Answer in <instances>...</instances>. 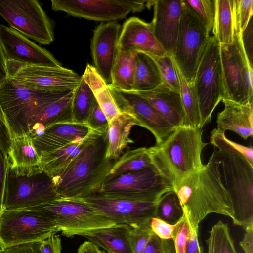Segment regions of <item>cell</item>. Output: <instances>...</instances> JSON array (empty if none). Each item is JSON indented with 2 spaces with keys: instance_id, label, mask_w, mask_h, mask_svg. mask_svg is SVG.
<instances>
[{
  "instance_id": "obj_42",
  "label": "cell",
  "mask_w": 253,
  "mask_h": 253,
  "mask_svg": "<svg viewBox=\"0 0 253 253\" xmlns=\"http://www.w3.org/2000/svg\"><path fill=\"white\" fill-rule=\"evenodd\" d=\"M253 0H233L235 31L239 34L247 26L253 16Z\"/></svg>"
},
{
  "instance_id": "obj_16",
  "label": "cell",
  "mask_w": 253,
  "mask_h": 253,
  "mask_svg": "<svg viewBox=\"0 0 253 253\" xmlns=\"http://www.w3.org/2000/svg\"><path fill=\"white\" fill-rule=\"evenodd\" d=\"M80 199L117 224L136 227L150 223L152 218L156 217L158 201L142 202L112 199L97 194Z\"/></svg>"
},
{
  "instance_id": "obj_39",
  "label": "cell",
  "mask_w": 253,
  "mask_h": 253,
  "mask_svg": "<svg viewBox=\"0 0 253 253\" xmlns=\"http://www.w3.org/2000/svg\"><path fill=\"white\" fill-rule=\"evenodd\" d=\"M210 142L218 150L239 155L246 159L253 167V149L228 139L225 132L214 129L210 134Z\"/></svg>"
},
{
  "instance_id": "obj_22",
  "label": "cell",
  "mask_w": 253,
  "mask_h": 253,
  "mask_svg": "<svg viewBox=\"0 0 253 253\" xmlns=\"http://www.w3.org/2000/svg\"><path fill=\"white\" fill-rule=\"evenodd\" d=\"M91 131L86 124L59 123L46 127L41 135L32 139L40 155L83 141Z\"/></svg>"
},
{
  "instance_id": "obj_27",
  "label": "cell",
  "mask_w": 253,
  "mask_h": 253,
  "mask_svg": "<svg viewBox=\"0 0 253 253\" xmlns=\"http://www.w3.org/2000/svg\"><path fill=\"white\" fill-rule=\"evenodd\" d=\"M139 126V123L131 116L122 113L109 124L107 134L108 147L106 156L111 160L116 161L128 144L133 143L129 137L131 128Z\"/></svg>"
},
{
  "instance_id": "obj_8",
  "label": "cell",
  "mask_w": 253,
  "mask_h": 253,
  "mask_svg": "<svg viewBox=\"0 0 253 253\" xmlns=\"http://www.w3.org/2000/svg\"><path fill=\"white\" fill-rule=\"evenodd\" d=\"M170 191H174L172 184L152 165L105 181L94 194L112 199L156 202Z\"/></svg>"
},
{
  "instance_id": "obj_35",
  "label": "cell",
  "mask_w": 253,
  "mask_h": 253,
  "mask_svg": "<svg viewBox=\"0 0 253 253\" xmlns=\"http://www.w3.org/2000/svg\"><path fill=\"white\" fill-rule=\"evenodd\" d=\"M176 68L179 79L180 94L185 114L184 126L201 128L199 102L193 84L186 81L177 64Z\"/></svg>"
},
{
  "instance_id": "obj_30",
  "label": "cell",
  "mask_w": 253,
  "mask_h": 253,
  "mask_svg": "<svg viewBox=\"0 0 253 253\" xmlns=\"http://www.w3.org/2000/svg\"><path fill=\"white\" fill-rule=\"evenodd\" d=\"M86 137L83 141L73 142L58 149L40 155L41 168L52 178L59 175L79 154Z\"/></svg>"
},
{
  "instance_id": "obj_32",
  "label": "cell",
  "mask_w": 253,
  "mask_h": 253,
  "mask_svg": "<svg viewBox=\"0 0 253 253\" xmlns=\"http://www.w3.org/2000/svg\"><path fill=\"white\" fill-rule=\"evenodd\" d=\"M212 32L219 44H231L235 35L233 0H215Z\"/></svg>"
},
{
  "instance_id": "obj_21",
  "label": "cell",
  "mask_w": 253,
  "mask_h": 253,
  "mask_svg": "<svg viewBox=\"0 0 253 253\" xmlns=\"http://www.w3.org/2000/svg\"><path fill=\"white\" fill-rule=\"evenodd\" d=\"M118 47L158 56L166 54L155 37L150 23L135 17H130L124 23Z\"/></svg>"
},
{
  "instance_id": "obj_28",
  "label": "cell",
  "mask_w": 253,
  "mask_h": 253,
  "mask_svg": "<svg viewBox=\"0 0 253 253\" xmlns=\"http://www.w3.org/2000/svg\"><path fill=\"white\" fill-rule=\"evenodd\" d=\"M82 76L91 89L109 124L122 113L115 102L109 85L94 67L89 64H87Z\"/></svg>"
},
{
  "instance_id": "obj_54",
  "label": "cell",
  "mask_w": 253,
  "mask_h": 253,
  "mask_svg": "<svg viewBox=\"0 0 253 253\" xmlns=\"http://www.w3.org/2000/svg\"><path fill=\"white\" fill-rule=\"evenodd\" d=\"M245 233L240 245L245 253H253V224L245 229Z\"/></svg>"
},
{
  "instance_id": "obj_29",
  "label": "cell",
  "mask_w": 253,
  "mask_h": 253,
  "mask_svg": "<svg viewBox=\"0 0 253 253\" xmlns=\"http://www.w3.org/2000/svg\"><path fill=\"white\" fill-rule=\"evenodd\" d=\"M135 63L132 91H150L163 84L158 67L151 55L137 52Z\"/></svg>"
},
{
  "instance_id": "obj_7",
  "label": "cell",
  "mask_w": 253,
  "mask_h": 253,
  "mask_svg": "<svg viewBox=\"0 0 253 253\" xmlns=\"http://www.w3.org/2000/svg\"><path fill=\"white\" fill-rule=\"evenodd\" d=\"M54 223L64 236L70 237L117 224L81 199L60 198L28 208Z\"/></svg>"
},
{
  "instance_id": "obj_11",
  "label": "cell",
  "mask_w": 253,
  "mask_h": 253,
  "mask_svg": "<svg viewBox=\"0 0 253 253\" xmlns=\"http://www.w3.org/2000/svg\"><path fill=\"white\" fill-rule=\"evenodd\" d=\"M182 1L174 59L186 81L193 84L201 58L210 39V32L197 15Z\"/></svg>"
},
{
  "instance_id": "obj_49",
  "label": "cell",
  "mask_w": 253,
  "mask_h": 253,
  "mask_svg": "<svg viewBox=\"0 0 253 253\" xmlns=\"http://www.w3.org/2000/svg\"><path fill=\"white\" fill-rule=\"evenodd\" d=\"M39 253H61V238L58 235L53 234L39 242Z\"/></svg>"
},
{
  "instance_id": "obj_41",
  "label": "cell",
  "mask_w": 253,
  "mask_h": 253,
  "mask_svg": "<svg viewBox=\"0 0 253 253\" xmlns=\"http://www.w3.org/2000/svg\"><path fill=\"white\" fill-rule=\"evenodd\" d=\"M208 31L212 30L215 14V0H184Z\"/></svg>"
},
{
  "instance_id": "obj_3",
  "label": "cell",
  "mask_w": 253,
  "mask_h": 253,
  "mask_svg": "<svg viewBox=\"0 0 253 253\" xmlns=\"http://www.w3.org/2000/svg\"><path fill=\"white\" fill-rule=\"evenodd\" d=\"M202 128L181 126L160 144L147 148L153 165L173 185L174 190L186 177L200 169L203 148Z\"/></svg>"
},
{
  "instance_id": "obj_24",
  "label": "cell",
  "mask_w": 253,
  "mask_h": 253,
  "mask_svg": "<svg viewBox=\"0 0 253 253\" xmlns=\"http://www.w3.org/2000/svg\"><path fill=\"white\" fill-rule=\"evenodd\" d=\"M223 110L217 116V129L231 131L246 140L253 135V105H243L230 100L222 101Z\"/></svg>"
},
{
  "instance_id": "obj_52",
  "label": "cell",
  "mask_w": 253,
  "mask_h": 253,
  "mask_svg": "<svg viewBox=\"0 0 253 253\" xmlns=\"http://www.w3.org/2000/svg\"><path fill=\"white\" fill-rule=\"evenodd\" d=\"M187 222L188 225L189 234L185 253H202V248L198 240V231L193 229L190 224L187 221Z\"/></svg>"
},
{
  "instance_id": "obj_37",
  "label": "cell",
  "mask_w": 253,
  "mask_h": 253,
  "mask_svg": "<svg viewBox=\"0 0 253 253\" xmlns=\"http://www.w3.org/2000/svg\"><path fill=\"white\" fill-rule=\"evenodd\" d=\"M206 242L208 246L207 253H238L227 224L221 221L212 227Z\"/></svg>"
},
{
  "instance_id": "obj_36",
  "label": "cell",
  "mask_w": 253,
  "mask_h": 253,
  "mask_svg": "<svg viewBox=\"0 0 253 253\" xmlns=\"http://www.w3.org/2000/svg\"><path fill=\"white\" fill-rule=\"evenodd\" d=\"M96 103L93 93L82 76L80 84L74 90L72 97L71 109L73 123L86 124Z\"/></svg>"
},
{
  "instance_id": "obj_59",
  "label": "cell",
  "mask_w": 253,
  "mask_h": 253,
  "mask_svg": "<svg viewBox=\"0 0 253 253\" xmlns=\"http://www.w3.org/2000/svg\"><path fill=\"white\" fill-rule=\"evenodd\" d=\"M3 209L0 208V215Z\"/></svg>"
},
{
  "instance_id": "obj_50",
  "label": "cell",
  "mask_w": 253,
  "mask_h": 253,
  "mask_svg": "<svg viewBox=\"0 0 253 253\" xmlns=\"http://www.w3.org/2000/svg\"><path fill=\"white\" fill-rule=\"evenodd\" d=\"M0 146L7 158L10 150L11 133L0 104Z\"/></svg>"
},
{
  "instance_id": "obj_26",
  "label": "cell",
  "mask_w": 253,
  "mask_h": 253,
  "mask_svg": "<svg viewBox=\"0 0 253 253\" xmlns=\"http://www.w3.org/2000/svg\"><path fill=\"white\" fill-rule=\"evenodd\" d=\"M73 92L51 103L38 115L29 134L32 139L41 135L46 127L51 125L73 123L71 109Z\"/></svg>"
},
{
  "instance_id": "obj_13",
  "label": "cell",
  "mask_w": 253,
  "mask_h": 253,
  "mask_svg": "<svg viewBox=\"0 0 253 253\" xmlns=\"http://www.w3.org/2000/svg\"><path fill=\"white\" fill-rule=\"evenodd\" d=\"M0 15L28 39L48 45L54 41L49 19L36 0H0Z\"/></svg>"
},
{
  "instance_id": "obj_43",
  "label": "cell",
  "mask_w": 253,
  "mask_h": 253,
  "mask_svg": "<svg viewBox=\"0 0 253 253\" xmlns=\"http://www.w3.org/2000/svg\"><path fill=\"white\" fill-rule=\"evenodd\" d=\"M153 233L150 223L136 227L130 226L129 237L132 253H142Z\"/></svg>"
},
{
  "instance_id": "obj_34",
  "label": "cell",
  "mask_w": 253,
  "mask_h": 253,
  "mask_svg": "<svg viewBox=\"0 0 253 253\" xmlns=\"http://www.w3.org/2000/svg\"><path fill=\"white\" fill-rule=\"evenodd\" d=\"M152 165V161L147 148L143 147L127 150L113 162L105 181Z\"/></svg>"
},
{
  "instance_id": "obj_15",
  "label": "cell",
  "mask_w": 253,
  "mask_h": 253,
  "mask_svg": "<svg viewBox=\"0 0 253 253\" xmlns=\"http://www.w3.org/2000/svg\"><path fill=\"white\" fill-rule=\"evenodd\" d=\"M8 77L25 86L37 89H75L82 76L63 67L24 65L7 62Z\"/></svg>"
},
{
  "instance_id": "obj_45",
  "label": "cell",
  "mask_w": 253,
  "mask_h": 253,
  "mask_svg": "<svg viewBox=\"0 0 253 253\" xmlns=\"http://www.w3.org/2000/svg\"><path fill=\"white\" fill-rule=\"evenodd\" d=\"M86 124L92 130L100 133L107 131L109 122L97 102L88 117Z\"/></svg>"
},
{
  "instance_id": "obj_10",
  "label": "cell",
  "mask_w": 253,
  "mask_h": 253,
  "mask_svg": "<svg viewBox=\"0 0 253 253\" xmlns=\"http://www.w3.org/2000/svg\"><path fill=\"white\" fill-rule=\"evenodd\" d=\"M224 97L243 105L253 104V69L235 31L231 44H219Z\"/></svg>"
},
{
  "instance_id": "obj_5",
  "label": "cell",
  "mask_w": 253,
  "mask_h": 253,
  "mask_svg": "<svg viewBox=\"0 0 253 253\" xmlns=\"http://www.w3.org/2000/svg\"><path fill=\"white\" fill-rule=\"evenodd\" d=\"M59 198L52 178L40 165L32 167H12L8 165L3 210L36 207Z\"/></svg>"
},
{
  "instance_id": "obj_25",
  "label": "cell",
  "mask_w": 253,
  "mask_h": 253,
  "mask_svg": "<svg viewBox=\"0 0 253 253\" xmlns=\"http://www.w3.org/2000/svg\"><path fill=\"white\" fill-rule=\"evenodd\" d=\"M130 226L117 224L87 232L82 236L108 253H132L129 237Z\"/></svg>"
},
{
  "instance_id": "obj_48",
  "label": "cell",
  "mask_w": 253,
  "mask_h": 253,
  "mask_svg": "<svg viewBox=\"0 0 253 253\" xmlns=\"http://www.w3.org/2000/svg\"><path fill=\"white\" fill-rule=\"evenodd\" d=\"M188 234V225L183 213L172 239L174 243L175 253H185Z\"/></svg>"
},
{
  "instance_id": "obj_2",
  "label": "cell",
  "mask_w": 253,
  "mask_h": 253,
  "mask_svg": "<svg viewBox=\"0 0 253 253\" xmlns=\"http://www.w3.org/2000/svg\"><path fill=\"white\" fill-rule=\"evenodd\" d=\"M107 132L92 130L79 154L63 172L52 178L60 198H83L100 189L114 162L106 156Z\"/></svg>"
},
{
  "instance_id": "obj_14",
  "label": "cell",
  "mask_w": 253,
  "mask_h": 253,
  "mask_svg": "<svg viewBox=\"0 0 253 253\" xmlns=\"http://www.w3.org/2000/svg\"><path fill=\"white\" fill-rule=\"evenodd\" d=\"M147 0H52V9L74 17L96 21L114 22L131 12H141Z\"/></svg>"
},
{
  "instance_id": "obj_53",
  "label": "cell",
  "mask_w": 253,
  "mask_h": 253,
  "mask_svg": "<svg viewBox=\"0 0 253 253\" xmlns=\"http://www.w3.org/2000/svg\"><path fill=\"white\" fill-rule=\"evenodd\" d=\"M38 243L32 242L10 247L3 249L1 253H39Z\"/></svg>"
},
{
  "instance_id": "obj_40",
  "label": "cell",
  "mask_w": 253,
  "mask_h": 253,
  "mask_svg": "<svg viewBox=\"0 0 253 253\" xmlns=\"http://www.w3.org/2000/svg\"><path fill=\"white\" fill-rule=\"evenodd\" d=\"M151 55L158 67L163 84L172 90L180 93L179 79L176 64L173 55L167 54L159 56Z\"/></svg>"
},
{
  "instance_id": "obj_56",
  "label": "cell",
  "mask_w": 253,
  "mask_h": 253,
  "mask_svg": "<svg viewBox=\"0 0 253 253\" xmlns=\"http://www.w3.org/2000/svg\"><path fill=\"white\" fill-rule=\"evenodd\" d=\"M98 246L90 241H85L78 249L77 253H100Z\"/></svg>"
},
{
  "instance_id": "obj_18",
  "label": "cell",
  "mask_w": 253,
  "mask_h": 253,
  "mask_svg": "<svg viewBox=\"0 0 253 253\" xmlns=\"http://www.w3.org/2000/svg\"><path fill=\"white\" fill-rule=\"evenodd\" d=\"M0 42L7 62L24 65L61 66L45 49L15 29L2 24H0Z\"/></svg>"
},
{
  "instance_id": "obj_51",
  "label": "cell",
  "mask_w": 253,
  "mask_h": 253,
  "mask_svg": "<svg viewBox=\"0 0 253 253\" xmlns=\"http://www.w3.org/2000/svg\"><path fill=\"white\" fill-rule=\"evenodd\" d=\"M7 168V156L0 146V208L2 209Z\"/></svg>"
},
{
  "instance_id": "obj_4",
  "label": "cell",
  "mask_w": 253,
  "mask_h": 253,
  "mask_svg": "<svg viewBox=\"0 0 253 253\" xmlns=\"http://www.w3.org/2000/svg\"><path fill=\"white\" fill-rule=\"evenodd\" d=\"M75 89H37L21 84L9 77L6 79L0 84V104L11 137L29 135L38 115Z\"/></svg>"
},
{
  "instance_id": "obj_58",
  "label": "cell",
  "mask_w": 253,
  "mask_h": 253,
  "mask_svg": "<svg viewBox=\"0 0 253 253\" xmlns=\"http://www.w3.org/2000/svg\"><path fill=\"white\" fill-rule=\"evenodd\" d=\"M100 253H108L107 252L103 250V251H100Z\"/></svg>"
},
{
  "instance_id": "obj_23",
  "label": "cell",
  "mask_w": 253,
  "mask_h": 253,
  "mask_svg": "<svg viewBox=\"0 0 253 253\" xmlns=\"http://www.w3.org/2000/svg\"><path fill=\"white\" fill-rule=\"evenodd\" d=\"M137 92L174 128L184 126L185 114L180 93L164 84L153 90Z\"/></svg>"
},
{
  "instance_id": "obj_6",
  "label": "cell",
  "mask_w": 253,
  "mask_h": 253,
  "mask_svg": "<svg viewBox=\"0 0 253 253\" xmlns=\"http://www.w3.org/2000/svg\"><path fill=\"white\" fill-rule=\"evenodd\" d=\"M224 185L230 197L234 224H253V167L242 156L216 151Z\"/></svg>"
},
{
  "instance_id": "obj_12",
  "label": "cell",
  "mask_w": 253,
  "mask_h": 253,
  "mask_svg": "<svg viewBox=\"0 0 253 253\" xmlns=\"http://www.w3.org/2000/svg\"><path fill=\"white\" fill-rule=\"evenodd\" d=\"M58 232L54 223L28 208L3 209L0 215V243L3 249L40 242Z\"/></svg>"
},
{
  "instance_id": "obj_38",
  "label": "cell",
  "mask_w": 253,
  "mask_h": 253,
  "mask_svg": "<svg viewBox=\"0 0 253 253\" xmlns=\"http://www.w3.org/2000/svg\"><path fill=\"white\" fill-rule=\"evenodd\" d=\"M183 216V211L174 191L163 194L158 201L156 217L170 224H175Z\"/></svg>"
},
{
  "instance_id": "obj_20",
  "label": "cell",
  "mask_w": 253,
  "mask_h": 253,
  "mask_svg": "<svg viewBox=\"0 0 253 253\" xmlns=\"http://www.w3.org/2000/svg\"><path fill=\"white\" fill-rule=\"evenodd\" d=\"M150 23L153 32L166 54L173 55L182 9V0H155Z\"/></svg>"
},
{
  "instance_id": "obj_19",
  "label": "cell",
  "mask_w": 253,
  "mask_h": 253,
  "mask_svg": "<svg viewBox=\"0 0 253 253\" xmlns=\"http://www.w3.org/2000/svg\"><path fill=\"white\" fill-rule=\"evenodd\" d=\"M120 25L114 21L101 23L94 30L91 51L94 67L108 85L118 51L121 31Z\"/></svg>"
},
{
  "instance_id": "obj_55",
  "label": "cell",
  "mask_w": 253,
  "mask_h": 253,
  "mask_svg": "<svg viewBox=\"0 0 253 253\" xmlns=\"http://www.w3.org/2000/svg\"><path fill=\"white\" fill-rule=\"evenodd\" d=\"M8 78L7 62L0 42V84Z\"/></svg>"
},
{
  "instance_id": "obj_57",
  "label": "cell",
  "mask_w": 253,
  "mask_h": 253,
  "mask_svg": "<svg viewBox=\"0 0 253 253\" xmlns=\"http://www.w3.org/2000/svg\"><path fill=\"white\" fill-rule=\"evenodd\" d=\"M3 249L2 245H1V244L0 243V251H2V250Z\"/></svg>"
},
{
  "instance_id": "obj_17",
  "label": "cell",
  "mask_w": 253,
  "mask_h": 253,
  "mask_svg": "<svg viewBox=\"0 0 253 253\" xmlns=\"http://www.w3.org/2000/svg\"><path fill=\"white\" fill-rule=\"evenodd\" d=\"M109 86L120 112L131 116L139 126L149 130L155 137L156 144L165 141L176 129L137 92L122 90Z\"/></svg>"
},
{
  "instance_id": "obj_31",
  "label": "cell",
  "mask_w": 253,
  "mask_h": 253,
  "mask_svg": "<svg viewBox=\"0 0 253 253\" xmlns=\"http://www.w3.org/2000/svg\"><path fill=\"white\" fill-rule=\"evenodd\" d=\"M7 162L12 167H32L40 165V156L29 135H11Z\"/></svg>"
},
{
  "instance_id": "obj_9",
  "label": "cell",
  "mask_w": 253,
  "mask_h": 253,
  "mask_svg": "<svg viewBox=\"0 0 253 253\" xmlns=\"http://www.w3.org/2000/svg\"><path fill=\"white\" fill-rule=\"evenodd\" d=\"M193 85L199 102L202 128L224 97L219 44L210 36L198 64Z\"/></svg>"
},
{
  "instance_id": "obj_47",
  "label": "cell",
  "mask_w": 253,
  "mask_h": 253,
  "mask_svg": "<svg viewBox=\"0 0 253 253\" xmlns=\"http://www.w3.org/2000/svg\"><path fill=\"white\" fill-rule=\"evenodd\" d=\"M173 249L169 240L161 239L153 233L142 253H174Z\"/></svg>"
},
{
  "instance_id": "obj_33",
  "label": "cell",
  "mask_w": 253,
  "mask_h": 253,
  "mask_svg": "<svg viewBox=\"0 0 253 253\" xmlns=\"http://www.w3.org/2000/svg\"><path fill=\"white\" fill-rule=\"evenodd\" d=\"M136 52L119 49L112 71L111 84L109 85L122 90L132 91Z\"/></svg>"
},
{
  "instance_id": "obj_44",
  "label": "cell",
  "mask_w": 253,
  "mask_h": 253,
  "mask_svg": "<svg viewBox=\"0 0 253 253\" xmlns=\"http://www.w3.org/2000/svg\"><path fill=\"white\" fill-rule=\"evenodd\" d=\"M181 218L176 223L172 224L157 217H154L150 221V227L153 233L160 238L165 240L172 239Z\"/></svg>"
},
{
  "instance_id": "obj_60",
  "label": "cell",
  "mask_w": 253,
  "mask_h": 253,
  "mask_svg": "<svg viewBox=\"0 0 253 253\" xmlns=\"http://www.w3.org/2000/svg\"><path fill=\"white\" fill-rule=\"evenodd\" d=\"M2 251H0V253H1Z\"/></svg>"
},
{
  "instance_id": "obj_46",
  "label": "cell",
  "mask_w": 253,
  "mask_h": 253,
  "mask_svg": "<svg viewBox=\"0 0 253 253\" xmlns=\"http://www.w3.org/2000/svg\"><path fill=\"white\" fill-rule=\"evenodd\" d=\"M240 41L250 67L253 69V20L251 17L246 27L239 34Z\"/></svg>"
},
{
  "instance_id": "obj_1",
  "label": "cell",
  "mask_w": 253,
  "mask_h": 253,
  "mask_svg": "<svg viewBox=\"0 0 253 253\" xmlns=\"http://www.w3.org/2000/svg\"><path fill=\"white\" fill-rule=\"evenodd\" d=\"M174 191L185 218L197 231L199 223L210 213L233 218L231 200L222 180L215 150L206 165Z\"/></svg>"
}]
</instances>
